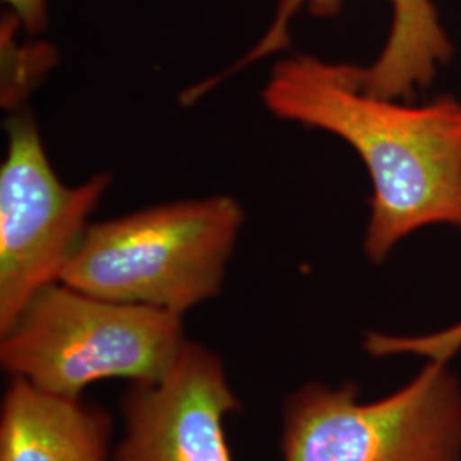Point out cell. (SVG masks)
Returning a JSON list of instances; mask_svg holds the SVG:
<instances>
[{"mask_svg":"<svg viewBox=\"0 0 461 461\" xmlns=\"http://www.w3.org/2000/svg\"><path fill=\"white\" fill-rule=\"evenodd\" d=\"M364 348L375 357L415 354L424 356L430 361L447 363L449 357L461 348V321L449 329L422 335V337H393L383 333H367L364 339Z\"/></svg>","mask_w":461,"mask_h":461,"instance_id":"30bf717a","label":"cell"},{"mask_svg":"<svg viewBox=\"0 0 461 461\" xmlns=\"http://www.w3.org/2000/svg\"><path fill=\"white\" fill-rule=\"evenodd\" d=\"M392 28L384 49L373 66L359 67V83L378 98H411L415 87L428 86L436 68L451 57L453 47L439 23L432 0H390ZM342 0H279L276 16L264 36L222 74L207 77L183 91V104H192L238 70L289 47V24L299 11L333 17Z\"/></svg>","mask_w":461,"mask_h":461,"instance_id":"52a82bcc","label":"cell"},{"mask_svg":"<svg viewBox=\"0 0 461 461\" xmlns=\"http://www.w3.org/2000/svg\"><path fill=\"white\" fill-rule=\"evenodd\" d=\"M19 21L14 14L2 19V104L13 108L28 95L33 84L55 64V51L45 43L23 45L16 43Z\"/></svg>","mask_w":461,"mask_h":461,"instance_id":"9c48e42d","label":"cell"},{"mask_svg":"<svg viewBox=\"0 0 461 461\" xmlns=\"http://www.w3.org/2000/svg\"><path fill=\"white\" fill-rule=\"evenodd\" d=\"M264 103L280 120L335 133L357 150L375 188L364 238V251L375 264L412 230L429 224L461 228L456 99L398 104L366 93L359 66L297 55L272 68Z\"/></svg>","mask_w":461,"mask_h":461,"instance_id":"6da1fadb","label":"cell"},{"mask_svg":"<svg viewBox=\"0 0 461 461\" xmlns=\"http://www.w3.org/2000/svg\"><path fill=\"white\" fill-rule=\"evenodd\" d=\"M110 413L13 378L0 411V461H110Z\"/></svg>","mask_w":461,"mask_h":461,"instance_id":"ba28073f","label":"cell"},{"mask_svg":"<svg viewBox=\"0 0 461 461\" xmlns=\"http://www.w3.org/2000/svg\"><path fill=\"white\" fill-rule=\"evenodd\" d=\"M240 409L222 359L188 340L165 378L129 386L113 461H232L224 420Z\"/></svg>","mask_w":461,"mask_h":461,"instance_id":"8992f818","label":"cell"},{"mask_svg":"<svg viewBox=\"0 0 461 461\" xmlns=\"http://www.w3.org/2000/svg\"><path fill=\"white\" fill-rule=\"evenodd\" d=\"M308 383L282 413L284 461H461V388L443 361L378 402Z\"/></svg>","mask_w":461,"mask_h":461,"instance_id":"277c9868","label":"cell"},{"mask_svg":"<svg viewBox=\"0 0 461 461\" xmlns=\"http://www.w3.org/2000/svg\"><path fill=\"white\" fill-rule=\"evenodd\" d=\"M7 150L0 167V333L40 291L60 282L87 217L112 175L98 173L79 186L59 180L33 116L21 112L5 123Z\"/></svg>","mask_w":461,"mask_h":461,"instance_id":"5b68a950","label":"cell"},{"mask_svg":"<svg viewBox=\"0 0 461 461\" xmlns=\"http://www.w3.org/2000/svg\"><path fill=\"white\" fill-rule=\"evenodd\" d=\"M16 16L26 34H40L47 28V0H2Z\"/></svg>","mask_w":461,"mask_h":461,"instance_id":"8fae6325","label":"cell"},{"mask_svg":"<svg viewBox=\"0 0 461 461\" xmlns=\"http://www.w3.org/2000/svg\"><path fill=\"white\" fill-rule=\"evenodd\" d=\"M0 339L11 378L64 398L106 379L156 383L188 342L180 314L89 296L64 282L40 291Z\"/></svg>","mask_w":461,"mask_h":461,"instance_id":"3957f363","label":"cell"},{"mask_svg":"<svg viewBox=\"0 0 461 461\" xmlns=\"http://www.w3.org/2000/svg\"><path fill=\"white\" fill-rule=\"evenodd\" d=\"M241 226V205L226 195L89 224L60 282L89 296L183 316L221 293Z\"/></svg>","mask_w":461,"mask_h":461,"instance_id":"7a4b0ae2","label":"cell"}]
</instances>
